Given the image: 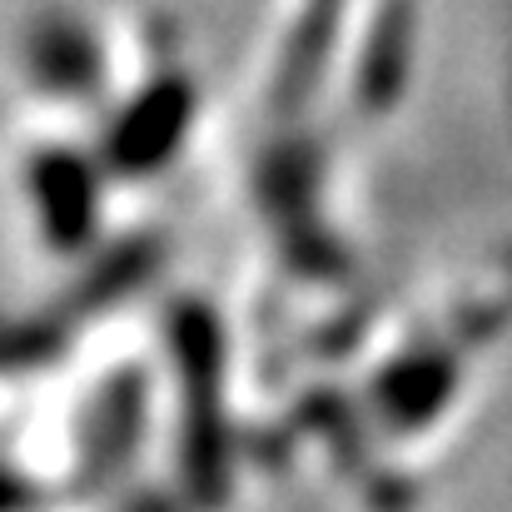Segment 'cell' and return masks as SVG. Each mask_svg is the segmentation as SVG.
<instances>
[{"label": "cell", "mask_w": 512, "mask_h": 512, "mask_svg": "<svg viewBox=\"0 0 512 512\" xmlns=\"http://www.w3.org/2000/svg\"><path fill=\"white\" fill-rule=\"evenodd\" d=\"M5 503H15V488H10V483L0 478V508H5Z\"/></svg>", "instance_id": "6da1fadb"}]
</instances>
